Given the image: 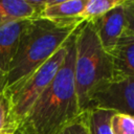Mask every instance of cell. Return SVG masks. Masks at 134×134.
Wrapping results in <instances>:
<instances>
[{"label":"cell","mask_w":134,"mask_h":134,"mask_svg":"<svg viewBox=\"0 0 134 134\" xmlns=\"http://www.w3.org/2000/svg\"><path fill=\"white\" fill-rule=\"evenodd\" d=\"M111 130L113 134H134V117L115 113L111 118Z\"/></svg>","instance_id":"13"},{"label":"cell","mask_w":134,"mask_h":134,"mask_svg":"<svg viewBox=\"0 0 134 134\" xmlns=\"http://www.w3.org/2000/svg\"><path fill=\"white\" fill-rule=\"evenodd\" d=\"M86 1L87 0H47L40 18L58 23L82 21L80 20V16L84 10Z\"/></svg>","instance_id":"8"},{"label":"cell","mask_w":134,"mask_h":134,"mask_svg":"<svg viewBox=\"0 0 134 134\" xmlns=\"http://www.w3.org/2000/svg\"><path fill=\"white\" fill-rule=\"evenodd\" d=\"M76 29L67 40L66 55L53 80L17 131L23 134H60L82 114L74 83Z\"/></svg>","instance_id":"1"},{"label":"cell","mask_w":134,"mask_h":134,"mask_svg":"<svg viewBox=\"0 0 134 134\" xmlns=\"http://www.w3.org/2000/svg\"><path fill=\"white\" fill-rule=\"evenodd\" d=\"M3 134H14V133H9V132H5V133H3Z\"/></svg>","instance_id":"18"},{"label":"cell","mask_w":134,"mask_h":134,"mask_svg":"<svg viewBox=\"0 0 134 134\" xmlns=\"http://www.w3.org/2000/svg\"><path fill=\"white\" fill-rule=\"evenodd\" d=\"M125 2V1H124ZM103 47L109 53L115 48L126 31L124 3L112 8L102 17L90 21Z\"/></svg>","instance_id":"6"},{"label":"cell","mask_w":134,"mask_h":134,"mask_svg":"<svg viewBox=\"0 0 134 134\" xmlns=\"http://www.w3.org/2000/svg\"><path fill=\"white\" fill-rule=\"evenodd\" d=\"M116 112L107 109L92 108L86 111L89 134H113L111 118Z\"/></svg>","instance_id":"11"},{"label":"cell","mask_w":134,"mask_h":134,"mask_svg":"<svg viewBox=\"0 0 134 134\" xmlns=\"http://www.w3.org/2000/svg\"><path fill=\"white\" fill-rule=\"evenodd\" d=\"M114 67V77L134 76V37L124 35L110 52Z\"/></svg>","instance_id":"9"},{"label":"cell","mask_w":134,"mask_h":134,"mask_svg":"<svg viewBox=\"0 0 134 134\" xmlns=\"http://www.w3.org/2000/svg\"><path fill=\"white\" fill-rule=\"evenodd\" d=\"M39 18L29 0H0V24Z\"/></svg>","instance_id":"10"},{"label":"cell","mask_w":134,"mask_h":134,"mask_svg":"<svg viewBox=\"0 0 134 134\" xmlns=\"http://www.w3.org/2000/svg\"><path fill=\"white\" fill-rule=\"evenodd\" d=\"M14 133L9 129V98L5 90L0 93V134Z\"/></svg>","instance_id":"14"},{"label":"cell","mask_w":134,"mask_h":134,"mask_svg":"<svg viewBox=\"0 0 134 134\" xmlns=\"http://www.w3.org/2000/svg\"><path fill=\"white\" fill-rule=\"evenodd\" d=\"M92 108L112 110L134 117V76H118L96 88L89 98Z\"/></svg>","instance_id":"5"},{"label":"cell","mask_w":134,"mask_h":134,"mask_svg":"<svg viewBox=\"0 0 134 134\" xmlns=\"http://www.w3.org/2000/svg\"><path fill=\"white\" fill-rule=\"evenodd\" d=\"M6 81H7L6 73L0 70V93L4 91V89L6 87Z\"/></svg>","instance_id":"16"},{"label":"cell","mask_w":134,"mask_h":134,"mask_svg":"<svg viewBox=\"0 0 134 134\" xmlns=\"http://www.w3.org/2000/svg\"><path fill=\"white\" fill-rule=\"evenodd\" d=\"M68 40V39H67ZM67 52V41L22 83L4 89L9 98V129L16 132L35 103L53 80Z\"/></svg>","instance_id":"4"},{"label":"cell","mask_w":134,"mask_h":134,"mask_svg":"<svg viewBox=\"0 0 134 134\" xmlns=\"http://www.w3.org/2000/svg\"><path fill=\"white\" fill-rule=\"evenodd\" d=\"M124 10L126 16L125 35L134 37V0H125Z\"/></svg>","instance_id":"15"},{"label":"cell","mask_w":134,"mask_h":134,"mask_svg":"<svg viewBox=\"0 0 134 134\" xmlns=\"http://www.w3.org/2000/svg\"><path fill=\"white\" fill-rule=\"evenodd\" d=\"M30 20L0 24V70L7 73L17 52L21 35Z\"/></svg>","instance_id":"7"},{"label":"cell","mask_w":134,"mask_h":134,"mask_svg":"<svg viewBox=\"0 0 134 134\" xmlns=\"http://www.w3.org/2000/svg\"><path fill=\"white\" fill-rule=\"evenodd\" d=\"M81 23H58L43 18L30 20L21 35L17 52L6 73L5 89L16 87L44 64Z\"/></svg>","instance_id":"2"},{"label":"cell","mask_w":134,"mask_h":134,"mask_svg":"<svg viewBox=\"0 0 134 134\" xmlns=\"http://www.w3.org/2000/svg\"><path fill=\"white\" fill-rule=\"evenodd\" d=\"M14 134H23V133H21V132H19V131H16Z\"/></svg>","instance_id":"17"},{"label":"cell","mask_w":134,"mask_h":134,"mask_svg":"<svg viewBox=\"0 0 134 134\" xmlns=\"http://www.w3.org/2000/svg\"><path fill=\"white\" fill-rule=\"evenodd\" d=\"M125 0H87L84 10L80 16L82 21L95 20L112 8L124 3Z\"/></svg>","instance_id":"12"},{"label":"cell","mask_w":134,"mask_h":134,"mask_svg":"<svg viewBox=\"0 0 134 134\" xmlns=\"http://www.w3.org/2000/svg\"><path fill=\"white\" fill-rule=\"evenodd\" d=\"M115 76L111 54L100 44L90 21L82 22L75 32L74 83L82 113L87 111L92 92Z\"/></svg>","instance_id":"3"}]
</instances>
